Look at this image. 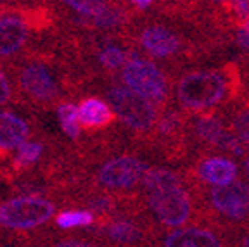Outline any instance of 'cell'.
<instances>
[{"instance_id":"cell-1","label":"cell","mask_w":249,"mask_h":247,"mask_svg":"<svg viewBox=\"0 0 249 247\" xmlns=\"http://www.w3.org/2000/svg\"><path fill=\"white\" fill-rule=\"evenodd\" d=\"M244 97L237 61L218 68H189L173 76V102L189 114L225 111Z\"/></svg>"},{"instance_id":"cell-2","label":"cell","mask_w":249,"mask_h":247,"mask_svg":"<svg viewBox=\"0 0 249 247\" xmlns=\"http://www.w3.org/2000/svg\"><path fill=\"white\" fill-rule=\"evenodd\" d=\"M187 180V178H185ZM199 208L201 223L216 228L218 232L232 235L249 228V182L235 180L230 185L210 187L189 182Z\"/></svg>"},{"instance_id":"cell-3","label":"cell","mask_w":249,"mask_h":247,"mask_svg":"<svg viewBox=\"0 0 249 247\" xmlns=\"http://www.w3.org/2000/svg\"><path fill=\"white\" fill-rule=\"evenodd\" d=\"M147 147L171 166H189L196 156L189 137V112L180 109L175 102L163 109Z\"/></svg>"},{"instance_id":"cell-4","label":"cell","mask_w":249,"mask_h":247,"mask_svg":"<svg viewBox=\"0 0 249 247\" xmlns=\"http://www.w3.org/2000/svg\"><path fill=\"white\" fill-rule=\"evenodd\" d=\"M144 208L149 211L151 220L160 230H177L201 223L197 202L187 183L173 189L144 194Z\"/></svg>"},{"instance_id":"cell-5","label":"cell","mask_w":249,"mask_h":247,"mask_svg":"<svg viewBox=\"0 0 249 247\" xmlns=\"http://www.w3.org/2000/svg\"><path fill=\"white\" fill-rule=\"evenodd\" d=\"M123 85L163 111L173 104V74L151 59L137 55L121 70Z\"/></svg>"},{"instance_id":"cell-6","label":"cell","mask_w":249,"mask_h":247,"mask_svg":"<svg viewBox=\"0 0 249 247\" xmlns=\"http://www.w3.org/2000/svg\"><path fill=\"white\" fill-rule=\"evenodd\" d=\"M106 99L121 123L133 133L140 135L147 145L160 120V109L132 88L120 83H113L106 90Z\"/></svg>"},{"instance_id":"cell-7","label":"cell","mask_w":249,"mask_h":247,"mask_svg":"<svg viewBox=\"0 0 249 247\" xmlns=\"http://www.w3.org/2000/svg\"><path fill=\"white\" fill-rule=\"evenodd\" d=\"M152 168V164L145 159L133 154H121L102 162L97 171V182L107 190L118 192H130V190L142 187L145 173Z\"/></svg>"},{"instance_id":"cell-8","label":"cell","mask_w":249,"mask_h":247,"mask_svg":"<svg viewBox=\"0 0 249 247\" xmlns=\"http://www.w3.org/2000/svg\"><path fill=\"white\" fill-rule=\"evenodd\" d=\"M189 182L210 187L230 185L241 178V164L235 159L222 154L196 156L189 166L183 168Z\"/></svg>"},{"instance_id":"cell-9","label":"cell","mask_w":249,"mask_h":247,"mask_svg":"<svg viewBox=\"0 0 249 247\" xmlns=\"http://www.w3.org/2000/svg\"><path fill=\"white\" fill-rule=\"evenodd\" d=\"M232 128L223 111L189 114V137L196 156L218 154V149Z\"/></svg>"},{"instance_id":"cell-10","label":"cell","mask_w":249,"mask_h":247,"mask_svg":"<svg viewBox=\"0 0 249 247\" xmlns=\"http://www.w3.org/2000/svg\"><path fill=\"white\" fill-rule=\"evenodd\" d=\"M54 211L55 206L42 197H18L0 206V225L26 230L51 220Z\"/></svg>"},{"instance_id":"cell-11","label":"cell","mask_w":249,"mask_h":247,"mask_svg":"<svg viewBox=\"0 0 249 247\" xmlns=\"http://www.w3.org/2000/svg\"><path fill=\"white\" fill-rule=\"evenodd\" d=\"M158 247H232L229 237L206 223L170 230L160 237Z\"/></svg>"},{"instance_id":"cell-12","label":"cell","mask_w":249,"mask_h":247,"mask_svg":"<svg viewBox=\"0 0 249 247\" xmlns=\"http://www.w3.org/2000/svg\"><path fill=\"white\" fill-rule=\"evenodd\" d=\"M23 90L38 102H51L57 97V85L54 76L43 64H30L21 73Z\"/></svg>"},{"instance_id":"cell-13","label":"cell","mask_w":249,"mask_h":247,"mask_svg":"<svg viewBox=\"0 0 249 247\" xmlns=\"http://www.w3.org/2000/svg\"><path fill=\"white\" fill-rule=\"evenodd\" d=\"M30 33V24L19 16L0 18V55H12L23 49Z\"/></svg>"},{"instance_id":"cell-14","label":"cell","mask_w":249,"mask_h":247,"mask_svg":"<svg viewBox=\"0 0 249 247\" xmlns=\"http://www.w3.org/2000/svg\"><path fill=\"white\" fill-rule=\"evenodd\" d=\"M78 114H80V123L85 128H106L116 120V114L109 102L102 101L99 97L83 99L78 104Z\"/></svg>"},{"instance_id":"cell-15","label":"cell","mask_w":249,"mask_h":247,"mask_svg":"<svg viewBox=\"0 0 249 247\" xmlns=\"http://www.w3.org/2000/svg\"><path fill=\"white\" fill-rule=\"evenodd\" d=\"M185 183L187 180L183 168L152 166L142 180V190H144V194H149L156 192V190L173 189V187L185 185Z\"/></svg>"},{"instance_id":"cell-16","label":"cell","mask_w":249,"mask_h":247,"mask_svg":"<svg viewBox=\"0 0 249 247\" xmlns=\"http://www.w3.org/2000/svg\"><path fill=\"white\" fill-rule=\"evenodd\" d=\"M28 124L12 112H0V151L19 149L28 139Z\"/></svg>"},{"instance_id":"cell-17","label":"cell","mask_w":249,"mask_h":247,"mask_svg":"<svg viewBox=\"0 0 249 247\" xmlns=\"http://www.w3.org/2000/svg\"><path fill=\"white\" fill-rule=\"evenodd\" d=\"M132 21V12L121 4H111L101 14L92 18H82L80 23L87 28L95 30H118V28L128 26Z\"/></svg>"},{"instance_id":"cell-18","label":"cell","mask_w":249,"mask_h":247,"mask_svg":"<svg viewBox=\"0 0 249 247\" xmlns=\"http://www.w3.org/2000/svg\"><path fill=\"white\" fill-rule=\"evenodd\" d=\"M137 55H139V52H135L133 49H126L120 43H106L97 52V61L104 70L116 71L123 70L126 62L132 61Z\"/></svg>"},{"instance_id":"cell-19","label":"cell","mask_w":249,"mask_h":247,"mask_svg":"<svg viewBox=\"0 0 249 247\" xmlns=\"http://www.w3.org/2000/svg\"><path fill=\"white\" fill-rule=\"evenodd\" d=\"M225 116L232 131L241 139V142L249 149V101L241 99L229 109H225Z\"/></svg>"},{"instance_id":"cell-20","label":"cell","mask_w":249,"mask_h":247,"mask_svg":"<svg viewBox=\"0 0 249 247\" xmlns=\"http://www.w3.org/2000/svg\"><path fill=\"white\" fill-rule=\"evenodd\" d=\"M57 118L61 123L62 131L66 133L70 139H78L82 133V123H80V114H78V106L66 102L57 107Z\"/></svg>"},{"instance_id":"cell-21","label":"cell","mask_w":249,"mask_h":247,"mask_svg":"<svg viewBox=\"0 0 249 247\" xmlns=\"http://www.w3.org/2000/svg\"><path fill=\"white\" fill-rule=\"evenodd\" d=\"M70 9L82 16V18H92V16L101 14L102 11L111 5L107 0H62Z\"/></svg>"},{"instance_id":"cell-22","label":"cell","mask_w":249,"mask_h":247,"mask_svg":"<svg viewBox=\"0 0 249 247\" xmlns=\"http://www.w3.org/2000/svg\"><path fill=\"white\" fill-rule=\"evenodd\" d=\"M55 223L61 228H76V227H89L93 223V214L90 211H64L57 214Z\"/></svg>"},{"instance_id":"cell-23","label":"cell","mask_w":249,"mask_h":247,"mask_svg":"<svg viewBox=\"0 0 249 247\" xmlns=\"http://www.w3.org/2000/svg\"><path fill=\"white\" fill-rule=\"evenodd\" d=\"M43 147L36 142H24L23 145L18 149L16 152V158H14V164L18 168H26L31 166V164H35L36 161L40 159L42 156Z\"/></svg>"},{"instance_id":"cell-24","label":"cell","mask_w":249,"mask_h":247,"mask_svg":"<svg viewBox=\"0 0 249 247\" xmlns=\"http://www.w3.org/2000/svg\"><path fill=\"white\" fill-rule=\"evenodd\" d=\"M233 43L242 51V55H249V19L244 21L233 33Z\"/></svg>"},{"instance_id":"cell-25","label":"cell","mask_w":249,"mask_h":247,"mask_svg":"<svg viewBox=\"0 0 249 247\" xmlns=\"http://www.w3.org/2000/svg\"><path fill=\"white\" fill-rule=\"evenodd\" d=\"M232 244V247H249V228L241 230V232H235L232 235H227Z\"/></svg>"},{"instance_id":"cell-26","label":"cell","mask_w":249,"mask_h":247,"mask_svg":"<svg viewBox=\"0 0 249 247\" xmlns=\"http://www.w3.org/2000/svg\"><path fill=\"white\" fill-rule=\"evenodd\" d=\"M9 99H11V87H9V80L4 74V71L0 70V104H5Z\"/></svg>"},{"instance_id":"cell-27","label":"cell","mask_w":249,"mask_h":247,"mask_svg":"<svg viewBox=\"0 0 249 247\" xmlns=\"http://www.w3.org/2000/svg\"><path fill=\"white\" fill-rule=\"evenodd\" d=\"M128 2L140 12H145L160 4V0H128Z\"/></svg>"},{"instance_id":"cell-28","label":"cell","mask_w":249,"mask_h":247,"mask_svg":"<svg viewBox=\"0 0 249 247\" xmlns=\"http://www.w3.org/2000/svg\"><path fill=\"white\" fill-rule=\"evenodd\" d=\"M54 247H97L93 244L89 242H82V240H66V242H59Z\"/></svg>"},{"instance_id":"cell-29","label":"cell","mask_w":249,"mask_h":247,"mask_svg":"<svg viewBox=\"0 0 249 247\" xmlns=\"http://www.w3.org/2000/svg\"><path fill=\"white\" fill-rule=\"evenodd\" d=\"M241 171H242V175H244V178L249 182V152H248V156L246 158H242L241 159Z\"/></svg>"},{"instance_id":"cell-30","label":"cell","mask_w":249,"mask_h":247,"mask_svg":"<svg viewBox=\"0 0 249 247\" xmlns=\"http://www.w3.org/2000/svg\"><path fill=\"white\" fill-rule=\"evenodd\" d=\"M2 2H5V0H0V4H2Z\"/></svg>"}]
</instances>
